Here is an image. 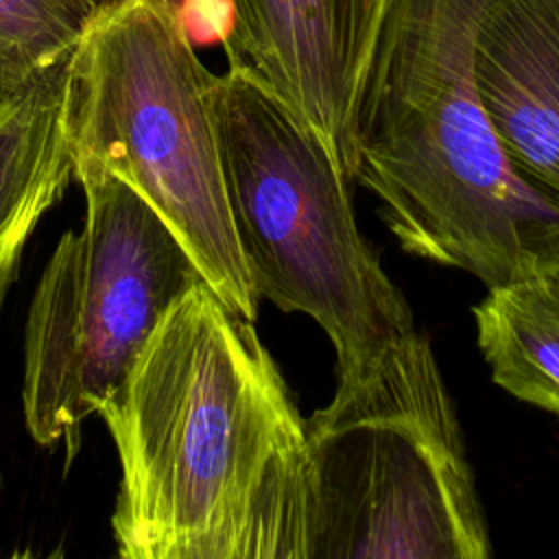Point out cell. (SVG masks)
Wrapping results in <instances>:
<instances>
[{"label":"cell","mask_w":559,"mask_h":559,"mask_svg":"<svg viewBox=\"0 0 559 559\" xmlns=\"http://www.w3.org/2000/svg\"><path fill=\"white\" fill-rule=\"evenodd\" d=\"M210 105L255 295L321 325L338 384L362 378L415 323L358 229L352 183L317 135L247 72L212 74Z\"/></svg>","instance_id":"4"},{"label":"cell","mask_w":559,"mask_h":559,"mask_svg":"<svg viewBox=\"0 0 559 559\" xmlns=\"http://www.w3.org/2000/svg\"><path fill=\"white\" fill-rule=\"evenodd\" d=\"M118 450L124 559H308L310 452L288 386L207 284L164 317L96 413Z\"/></svg>","instance_id":"1"},{"label":"cell","mask_w":559,"mask_h":559,"mask_svg":"<svg viewBox=\"0 0 559 559\" xmlns=\"http://www.w3.org/2000/svg\"><path fill=\"white\" fill-rule=\"evenodd\" d=\"M474 74L509 164L559 210V0H489Z\"/></svg>","instance_id":"8"},{"label":"cell","mask_w":559,"mask_h":559,"mask_svg":"<svg viewBox=\"0 0 559 559\" xmlns=\"http://www.w3.org/2000/svg\"><path fill=\"white\" fill-rule=\"evenodd\" d=\"M391 0H223L227 68L271 92L356 181V111Z\"/></svg>","instance_id":"7"},{"label":"cell","mask_w":559,"mask_h":559,"mask_svg":"<svg viewBox=\"0 0 559 559\" xmlns=\"http://www.w3.org/2000/svg\"><path fill=\"white\" fill-rule=\"evenodd\" d=\"M105 0H0V96L66 63Z\"/></svg>","instance_id":"11"},{"label":"cell","mask_w":559,"mask_h":559,"mask_svg":"<svg viewBox=\"0 0 559 559\" xmlns=\"http://www.w3.org/2000/svg\"><path fill=\"white\" fill-rule=\"evenodd\" d=\"M308 559H485L487 522L430 338L413 328L306 419Z\"/></svg>","instance_id":"5"},{"label":"cell","mask_w":559,"mask_h":559,"mask_svg":"<svg viewBox=\"0 0 559 559\" xmlns=\"http://www.w3.org/2000/svg\"><path fill=\"white\" fill-rule=\"evenodd\" d=\"M487 2H389L356 111V181L404 251L491 288L559 260V210L518 177L483 107Z\"/></svg>","instance_id":"2"},{"label":"cell","mask_w":559,"mask_h":559,"mask_svg":"<svg viewBox=\"0 0 559 559\" xmlns=\"http://www.w3.org/2000/svg\"><path fill=\"white\" fill-rule=\"evenodd\" d=\"M63 66L0 96V308L31 234L74 177L61 124Z\"/></svg>","instance_id":"9"},{"label":"cell","mask_w":559,"mask_h":559,"mask_svg":"<svg viewBox=\"0 0 559 559\" xmlns=\"http://www.w3.org/2000/svg\"><path fill=\"white\" fill-rule=\"evenodd\" d=\"M85 221L57 242L26 319L22 404L31 437L63 445L120 389L168 310L205 282L168 223L122 179L74 175Z\"/></svg>","instance_id":"6"},{"label":"cell","mask_w":559,"mask_h":559,"mask_svg":"<svg viewBox=\"0 0 559 559\" xmlns=\"http://www.w3.org/2000/svg\"><path fill=\"white\" fill-rule=\"evenodd\" d=\"M175 0H105L63 66L61 124L74 175L129 183L177 234L205 282L255 321L210 105Z\"/></svg>","instance_id":"3"},{"label":"cell","mask_w":559,"mask_h":559,"mask_svg":"<svg viewBox=\"0 0 559 559\" xmlns=\"http://www.w3.org/2000/svg\"><path fill=\"white\" fill-rule=\"evenodd\" d=\"M472 314L493 382L559 415V260L487 288Z\"/></svg>","instance_id":"10"}]
</instances>
